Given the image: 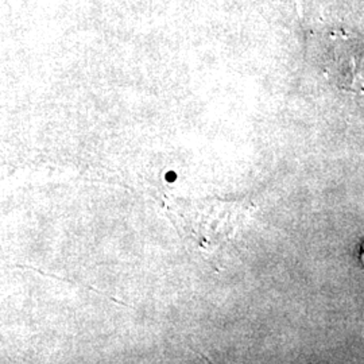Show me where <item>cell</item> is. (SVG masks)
<instances>
[{"label": "cell", "mask_w": 364, "mask_h": 364, "mask_svg": "<svg viewBox=\"0 0 364 364\" xmlns=\"http://www.w3.org/2000/svg\"><path fill=\"white\" fill-rule=\"evenodd\" d=\"M359 259H360V263L364 266V242H362L360 248H359Z\"/></svg>", "instance_id": "6da1fadb"}]
</instances>
